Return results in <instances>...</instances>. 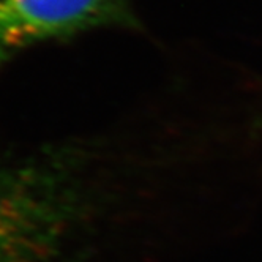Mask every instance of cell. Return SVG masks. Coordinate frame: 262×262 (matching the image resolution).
I'll return each instance as SVG.
<instances>
[{"mask_svg":"<svg viewBox=\"0 0 262 262\" xmlns=\"http://www.w3.org/2000/svg\"><path fill=\"white\" fill-rule=\"evenodd\" d=\"M84 152L0 161V262H57L92 209Z\"/></svg>","mask_w":262,"mask_h":262,"instance_id":"obj_1","label":"cell"},{"mask_svg":"<svg viewBox=\"0 0 262 262\" xmlns=\"http://www.w3.org/2000/svg\"><path fill=\"white\" fill-rule=\"evenodd\" d=\"M129 23V0H0V59L49 40Z\"/></svg>","mask_w":262,"mask_h":262,"instance_id":"obj_2","label":"cell"}]
</instances>
